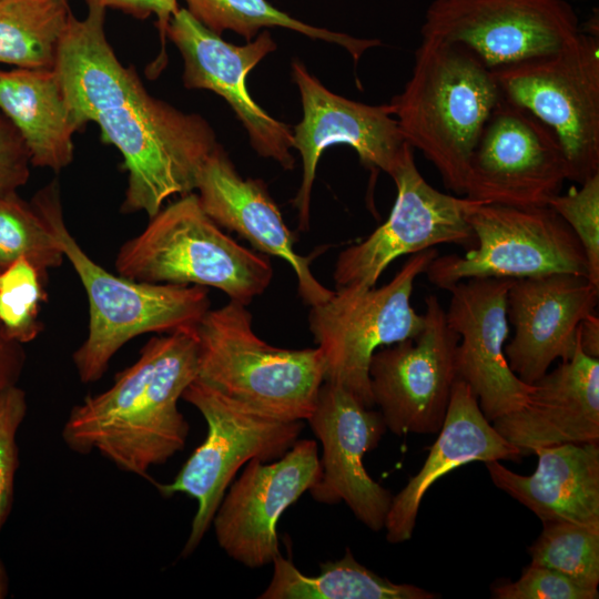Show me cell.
<instances>
[{"instance_id": "obj_1", "label": "cell", "mask_w": 599, "mask_h": 599, "mask_svg": "<svg viewBox=\"0 0 599 599\" xmlns=\"http://www.w3.org/2000/svg\"><path fill=\"white\" fill-rule=\"evenodd\" d=\"M85 3L83 19L70 18L53 69L80 129L95 122L101 140L123 156L128 182L121 212L151 219L171 196L195 192L216 135L200 114L148 92L106 39L104 0Z\"/></svg>"}, {"instance_id": "obj_2", "label": "cell", "mask_w": 599, "mask_h": 599, "mask_svg": "<svg viewBox=\"0 0 599 599\" xmlns=\"http://www.w3.org/2000/svg\"><path fill=\"white\" fill-rule=\"evenodd\" d=\"M196 377L194 328L154 336L112 386L71 409L62 439L74 453L95 450L120 470L153 481L150 468L185 447L190 426L177 402Z\"/></svg>"}, {"instance_id": "obj_3", "label": "cell", "mask_w": 599, "mask_h": 599, "mask_svg": "<svg viewBox=\"0 0 599 599\" xmlns=\"http://www.w3.org/2000/svg\"><path fill=\"white\" fill-rule=\"evenodd\" d=\"M501 98L493 70L471 51L423 37L412 75L389 103L405 142L465 195L473 151Z\"/></svg>"}, {"instance_id": "obj_4", "label": "cell", "mask_w": 599, "mask_h": 599, "mask_svg": "<svg viewBox=\"0 0 599 599\" xmlns=\"http://www.w3.org/2000/svg\"><path fill=\"white\" fill-rule=\"evenodd\" d=\"M31 205L54 235L88 296V336L72 355L82 383L98 382L112 357L132 338L195 328L210 309L203 286L140 282L94 262L65 225L57 181L39 190Z\"/></svg>"}, {"instance_id": "obj_5", "label": "cell", "mask_w": 599, "mask_h": 599, "mask_svg": "<svg viewBox=\"0 0 599 599\" xmlns=\"http://www.w3.org/2000/svg\"><path fill=\"white\" fill-rule=\"evenodd\" d=\"M197 378L234 403L260 414L304 420L325 379L318 347L272 346L252 328L247 305L230 300L209 309L194 328Z\"/></svg>"}, {"instance_id": "obj_6", "label": "cell", "mask_w": 599, "mask_h": 599, "mask_svg": "<svg viewBox=\"0 0 599 599\" xmlns=\"http://www.w3.org/2000/svg\"><path fill=\"white\" fill-rule=\"evenodd\" d=\"M118 274L148 283L214 287L247 305L273 277L266 255L237 243L203 210L196 192L181 195L124 242Z\"/></svg>"}, {"instance_id": "obj_7", "label": "cell", "mask_w": 599, "mask_h": 599, "mask_svg": "<svg viewBox=\"0 0 599 599\" xmlns=\"http://www.w3.org/2000/svg\"><path fill=\"white\" fill-rule=\"evenodd\" d=\"M501 94L557 136L568 180L599 173V37L581 30L560 48L493 70Z\"/></svg>"}, {"instance_id": "obj_8", "label": "cell", "mask_w": 599, "mask_h": 599, "mask_svg": "<svg viewBox=\"0 0 599 599\" xmlns=\"http://www.w3.org/2000/svg\"><path fill=\"white\" fill-rule=\"evenodd\" d=\"M438 255L435 247L412 254L382 287H344L311 306L309 329L325 365V382L334 383L364 406H375L368 368L373 354L413 338L424 327V314L410 304L414 282Z\"/></svg>"}, {"instance_id": "obj_9", "label": "cell", "mask_w": 599, "mask_h": 599, "mask_svg": "<svg viewBox=\"0 0 599 599\" xmlns=\"http://www.w3.org/2000/svg\"><path fill=\"white\" fill-rule=\"evenodd\" d=\"M182 399L204 417L207 434L174 480L155 483L163 497L185 494L197 501L182 557L191 555L210 528L214 515L237 470L252 459L273 461L297 440L303 420H283L245 408L197 377Z\"/></svg>"}, {"instance_id": "obj_10", "label": "cell", "mask_w": 599, "mask_h": 599, "mask_svg": "<svg viewBox=\"0 0 599 599\" xmlns=\"http://www.w3.org/2000/svg\"><path fill=\"white\" fill-rule=\"evenodd\" d=\"M477 244L464 255H437L425 273L448 291L468 278H526L554 273L588 276L583 248L549 206L514 207L475 202L466 213Z\"/></svg>"}, {"instance_id": "obj_11", "label": "cell", "mask_w": 599, "mask_h": 599, "mask_svg": "<svg viewBox=\"0 0 599 599\" xmlns=\"http://www.w3.org/2000/svg\"><path fill=\"white\" fill-rule=\"evenodd\" d=\"M389 176L397 190L390 214L365 240L339 253L333 273L336 290L374 287L386 267L402 255L445 243L468 250L477 244L466 217L477 201L432 186L417 169L409 144Z\"/></svg>"}, {"instance_id": "obj_12", "label": "cell", "mask_w": 599, "mask_h": 599, "mask_svg": "<svg viewBox=\"0 0 599 599\" xmlns=\"http://www.w3.org/2000/svg\"><path fill=\"white\" fill-rule=\"evenodd\" d=\"M425 308L418 335L376 351L369 363L374 404L397 436L437 433L458 379L459 335L449 327L437 296H427Z\"/></svg>"}, {"instance_id": "obj_13", "label": "cell", "mask_w": 599, "mask_h": 599, "mask_svg": "<svg viewBox=\"0 0 599 599\" xmlns=\"http://www.w3.org/2000/svg\"><path fill=\"white\" fill-rule=\"evenodd\" d=\"M566 180L567 163L556 134L502 97L473 151L465 196L514 207L548 206Z\"/></svg>"}, {"instance_id": "obj_14", "label": "cell", "mask_w": 599, "mask_h": 599, "mask_svg": "<svg viewBox=\"0 0 599 599\" xmlns=\"http://www.w3.org/2000/svg\"><path fill=\"white\" fill-rule=\"evenodd\" d=\"M579 31L565 0H434L420 33L463 45L495 70L554 51Z\"/></svg>"}, {"instance_id": "obj_15", "label": "cell", "mask_w": 599, "mask_h": 599, "mask_svg": "<svg viewBox=\"0 0 599 599\" xmlns=\"http://www.w3.org/2000/svg\"><path fill=\"white\" fill-rule=\"evenodd\" d=\"M292 80L296 84L303 118L293 128V149L302 158L303 175L292 203L298 230H309L311 194L322 153L332 145L354 149L361 163L390 175L406 148L390 103L370 105L328 90L305 64L294 60Z\"/></svg>"}, {"instance_id": "obj_16", "label": "cell", "mask_w": 599, "mask_h": 599, "mask_svg": "<svg viewBox=\"0 0 599 599\" xmlns=\"http://www.w3.org/2000/svg\"><path fill=\"white\" fill-rule=\"evenodd\" d=\"M166 37L183 59L184 87L210 90L223 98L244 126L253 150L283 169L293 170L291 128L261 108L246 83L250 71L277 48L271 32L263 30L253 40L236 45L180 8L170 20Z\"/></svg>"}, {"instance_id": "obj_17", "label": "cell", "mask_w": 599, "mask_h": 599, "mask_svg": "<svg viewBox=\"0 0 599 599\" xmlns=\"http://www.w3.org/2000/svg\"><path fill=\"white\" fill-rule=\"evenodd\" d=\"M319 477L317 444L312 439L297 440L277 460H250L212 520L219 546L247 568L272 564L281 554L280 517Z\"/></svg>"}, {"instance_id": "obj_18", "label": "cell", "mask_w": 599, "mask_h": 599, "mask_svg": "<svg viewBox=\"0 0 599 599\" xmlns=\"http://www.w3.org/2000/svg\"><path fill=\"white\" fill-rule=\"evenodd\" d=\"M307 420L323 447L321 477L309 488L312 497L329 505L344 501L367 528L382 530L393 495L364 466L365 454L377 447L387 429L380 412L324 380Z\"/></svg>"}, {"instance_id": "obj_19", "label": "cell", "mask_w": 599, "mask_h": 599, "mask_svg": "<svg viewBox=\"0 0 599 599\" xmlns=\"http://www.w3.org/2000/svg\"><path fill=\"white\" fill-rule=\"evenodd\" d=\"M515 280L468 278L448 288L446 319L459 335L457 374L477 397L489 422L521 408L532 386L509 367L507 295Z\"/></svg>"}, {"instance_id": "obj_20", "label": "cell", "mask_w": 599, "mask_h": 599, "mask_svg": "<svg viewBox=\"0 0 599 599\" xmlns=\"http://www.w3.org/2000/svg\"><path fill=\"white\" fill-rule=\"evenodd\" d=\"M599 286L588 276L554 273L515 280L507 295L514 337L505 345L510 369L534 384L556 361L572 357L580 323L595 313Z\"/></svg>"}, {"instance_id": "obj_21", "label": "cell", "mask_w": 599, "mask_h": 599, "mask_svg": "<svg viewBox=\"0 0 599 599\" xmlns=\"http://www.w3.org/2000/svg\"><path fill=\"white\" fill-rule=\"evenodd\" d=\"M195 191L203 210L219 226L237 233L260 253L288 263L296 275L298 294L307 305H318L333 296L335 291L321 284L311 270L322 251L303 256L294 250V236L265 183L244 179L222 145L217 144L206 160Z\"/></svg>"}, {"instance_id": "obj_22", "label": "cell", "mask_w": 599, "mask_h": 599, "mask_svg": "<svg viewBox=\"0 0 599 599\" xmlns=\"http://www.w3.org/2000/svg\"><path fill=\"white\" fill-rule=\"evenodd\" d=\"M527 403L491 422L521 456L541 447L599 443V358L572 357L531 384Z\"/></svg>"}, {"instance_id": "obj_23", "label": "cell", "mask_w": 599, "mask_h": 599, "mask_svg": "<svg viewBox=\"0 0 599 599\" xmlns=\"http://www.w3.org/2000/svg\"><path fill=\"white\" fill-rule=\"evenodd\" d=\"M438 436L419 471L393 496L386 516V539L402 544L412 538L420 502L440 477L473 461L515 460L522 456L481 412L477 397L460 378L455 382Z\"/></svg>"}, {"instance_id": "obj_24", "label": "cell", "mask_w": 599, "mask_h": 599, "mask_svg": "<svg viewBox=\"0 0 599 599\" xmlns=\"http://www.w3.org/2000/svg\"><path fill=\"white\" fill-rule=\"evenodd\" d=\"M532 475L486 461L495 486L531 510L541 522L569 521L599 528V443H569L535 451Z\"/></svg>"}, {"instance_id": "obj_25", "label": "cell", "mask_w": 599, "mask_h": 599, "mask_svg": "<svg viewBox=\"0 0 599 599\" xmlns=\"http://www.w3.org/2000/svg\"><path fill=\"white\" fill-rule=\"evenodd\" d=\"M0 111L22 138L32 166L59 172L80 131L54 69H0Z\"/></svg>"}, {"instance_id": "obj_26", "label": "cell", "mask_w": 599, "mask_h": 599, "mask_svg": "<svg viewBox=\"0 0 599 599\" xmlns=\"http://www.w3.org/2000/svg\"><path fill=\"white\" fill-rule=\"evenodd\" d=\"M272 579L261 599H435L420 587L395 583L361 565L347 548L335 561L321 564L316 576L301 572L278 554L273 560Z\"/></svg>"}, {"instance_id": "obj_27", "label": "cell", "mask_w": 599, "mask_h": 599, "mask_svg": "<svg viewBox=\"0 0 599 599\" xmlns=\"http://www.w3.org/2000/svg\"><path fill=\"white\" fill-rule=\"evenodd\" d=\"M71 16L70 0H0V63L53 69Z\"/></svg>"}, {"instance_id": "obj_28", "label": "cell", "mask_w": 599, "mask_h": 599, "mask_svg": "<svg viewBox=\"0 0 599 599\" xmlns=\"http://www.w3.org/2000/svg\"><path fill=\"white\" fill-rule=\"evenodd\" d=\"M186 10L204 27L222 34L232 31L246 42L267 28H284L314 40L344 48L355 64L363 53L380 45L378 39H361L301 21L277 9L267 0H184Z\"/></svg>"}, {"instance_id": "obj_29", "label": "cell", "mask_w": 599, "mask_h": 599, "mask_svg": "<svg viewBox=\"0 0 599 599\" xmlns=\"http://www.w3.org/2000/svg\"><path fill=\"white\" fill-rule=\"evenodd\" d=\"M531 565L550 568L590 590L599 585V528L569 521L542 522L529 547Z\"/></svg>"}, {"instance_id": "obj_30", "label": "cell", "mask_w": 599, "mask_h": 599, "mask_svg": "<svg viewBox=\"0 0 599 599\" xmlns=\"http://www.w3.org/2000/svg\"><path fill=\"white\" fill-rule=\"evenodd\" d=\"M27 258L48 281L50 270L64 260L54 235L34 210L17 193L0 199V266Z\"/></svg>"}, {"instance_id": "obj_31", "label": "cell", "mask_w": 599, "mask_h": 599, "mask_svg": "<svg viewBox=\"0 0 599 599\" xmlns=\"http://www.w3.org/2000/svg\"><path fill=\"white\" fill-rule=\"evenodd\" d=\"M38 270L18 258L0 272V326L8 337L26 344L39 336L41 304L48 295Z\"/></svg>"}, {"instance_id": "obj_32", "label": "cell", "mask_w": 599, "mask_h": 599, "mask_svg": "<svg viewBox=\"0 0 599 599\" xmlns=\"http://www.w3.org/2000/svg\"><path fill=\"white\" fill-rule=\"evenodd\" d=\"M572 185L548 203L577 235L588 263V277L599 286V173Z\"/></svg>"}, {"instance_id": "obj_33", "label": "cell", "mask_w": 599, "mask_h": 599, "mask_svg": "<svg viewBox=\"0 0 599 599\" xmlns=\"http://www.w3.org/2000/svg\"><path fill=\"white\" fill-rule=\"evenodd\" d=\"M27 396L18 385L0 394V530L13 504L19 466L17 433L27 414Z\"/></svg>"}, {"instance_id": "obj_34", "label": "cell", "mask_w": 599, "mask_h": 599, "mask_svg": "<svg viewBox=\"0 0 599 599\" xmlns=\"http://www.w3.org/2000/svg\"><path fill=\"white\" fill-rule=\"evenodd\" d=\"M497 599H597L598 590H590L550 568L529 565L514 582L493 587Z\"/></svg>"}, {"instance_id": "obj_35", "label": "cell", "mask_w": 599, "mask_h": 599, "mask_svg": "<svg viewBox=\"0 0 599 599\" xmlns=\"http://www.w3.org/2000/svg\"><path fill=\"white\" fill-rule=\"evenodd\" d=\"M30 154L12 123L0 111V199L17 193L30 176Z\"/></svg>"}, {"instance_id": "obj_36", "label": "cell", "mask_w": 599, "mask_h": 599, "mask_svg": "<svg viewBox=\"0 0 599 599\" xmlns=\"http://www.w3.org/2000/svg\"><path fill=\"white\" fill-rule=\"evenodd\" d=\"M179 0H104L106 8L121 10L136 19L156 17V27L160 32L162 49L159 58L150 67V74L156 75L166 62L165 39L166 30L173 14L180 9Z\"/></svg>"}, {"instance_id": "obj_37", "label": "cell", "mask_w": 599, "mask_h": 599, "mask_svg": "<svg viewBox=\"0 0 599 599\" xmlns=\"http://www.w3.org/2000/svg\"><path fill=\"white\" fill-rule=\"evenodd\" d=\"M26 364V352L0 326V394L17 386Z\"/></svg>"}, {"instance_id": "obj_38", "label": "cell", "mask_w": 599, "mask_h": 599, "mask_svg": "<svg viewBox=\"0 0 599 599\" xmlns=\"http://www.w3.org/2000/svg\"><path fill=\"white\" fill-rule=\"evenodd\" d=\"M578 345L586 355L599 358V318L595 313L580 323Z\"/></svg>"}, {"instance_id": "obj_39", "label": "cell", "mask_w": 599, "mask_h": 599, "mask_svg": "<svg viewBox=\"0 0 599 599\" xmlns=\"http://www.w3.org/2000/svg\"><path fill=\"white\" fill-rule=\"evenodd\" d=\"M8 576L4 566L0 559V599H3L8 595Z\"/></svg>"}, {"instance_id": "obj_40", "label": "cell", "mask_w": 599, "mask_h": 599, "mask_svg": "<svg viewBox=\"0 0 599 599\" xmlns=\"http://www.w3.org/2000/svg\"><path fill=\"white\" fill-rule=\"evenodd\" d=\"M2 267L0 266V272H1Z\"/></svg>"}]
</instances>
